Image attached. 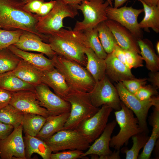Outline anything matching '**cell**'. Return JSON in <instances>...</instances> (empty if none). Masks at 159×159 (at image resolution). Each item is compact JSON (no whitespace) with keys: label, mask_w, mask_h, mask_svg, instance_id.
<instances>
[{"label":"cell","mask_w":159,"mask_h":159,"mask_svg":"<svg viewBox=\"0 0 159 159\" xmlns=\"http://www.w3.org/2000/svg\"><path fill=\"white\" fill-rule=\"evenodd\" d=\"M14 128L12 126L0 121V140L6 137L11 133Z\"/></svg>","instance_id":"obj_44"},{"label":"cell","mask_w":159,"mask_h":159,"mask_svg":"<svg viewBox=\"0 0 159 159\" xmlns=\"http://www.w3.org/2000/svg\"><path fill=\"white\" fill-rule=\"evenodd\" d=\"M149 137L147 133L143 132L133 136L132 137L133 145L129 150L124 149L126 159H137L140 150L143 148Z\"/></svg>","instance_id":"obj_34"},{"label":"cell","mask_w":159,"mask_h":159,"mask_svg":"<svg viewBox=\"0 0 159 159\" xmlns=\"http://www.w3.org/2000/svg\"><path fill=\"white\" fill-rule=\"evenodd\" d=\"M138 43L146 68L150 71H158L159 57L155 52L152 42L148 39L142 38L138 39Z\"/></svg>","instance_id":"obj_26"},{"label":"cell","mask_w":159,"mask_h":159,"mask_svg":"<svg viewBox=\"0 0 159 159\" xmlns=\"http://www.w3.org/2000/svg\"><path fill=\"white\" fill-rule=\"evenodd\" d=\"M124 50L126 62L130 68H136L143 66V59L140 54L133 51Z\"/></svg>","instance_id":"obj_38"},{"label":"cell","mask_w":159,"mask_h":159,"mask_svg":"<svg viewBox=\"0 0 159 159\" xmlns=\"http://www.w3.org/2000/svg\"><path fill=\"white\" fill-rule=\"evenodd\" d=\"M114 151L111 154L104 156H99V159H120V150Z\"/></svg>","instance_id":"obj_47"},{"label":"cell","mask_w":159,"mask_h":159,"mask_svg":"<svg viewBox=\"0 0 159 159\" xmlns=\"http://www.w3.org/2000/svg\"><path fill=\"white\" fill-rule=\"evenodd\" d=\"M108 19L114 21L130 31L137 39L143 38V33L139 26L138 19L143 9L126 6L115 8L108 6L105 10Z\"/></svg>","instance_id":"obj_11"},{"label":"cell","mask_w":159,"mask_h":159,"mask_svg":"<svg viewBox=\"0 0 159 159\" xmlns=\"http://www.w3.org/2000/svg\"><path fill=\"white\" fill-rule=\"evenodd\" d=\"M147 78L137 79L124 80L122 81V85L130 93L134 94L142 87L146 85Z\"/></svg>","instance_id":"obj_40"},{"label":"cell","mask_w":159,"mask_h":159,"mask_svg":"<svg viewBox=\"0 0 159 159\" xmlns=\"http://www.w3.org/2000/svg\"><path fill=\"white\" fill-rule=\"evenodd\" d=\"M104 22L112 33L117 44L122 48L140 54L138 39L130 31L114 21L108 19Z\"/></svg>","instance_id":"obj_17"},{"label":"cell","mask_w":159,"mask_h":159,"mask_svg":"<svg viewBox=\"0 0 159 159\" xmlns=\"http://www.w3.org/2000/svg\"><path fill=\"white\" fill-rule=\"evenodd\" d=\"M21 59L7 48L0 50V74L14 70Z\"/></svg>","instance_id":"obj_33"},{"label":"cell","mask_w":159,"mask_h":159,"mask_svg":"<svg viewBox=\"0 0 159 159\" xmlns=\"http://www.w3.org/2000/svg\"><path fill=\"white\" fill-rule=\"evenodd\" d=\"M7 48L19 57L41 71H50L55 68L52 59L47 58L43 53H35L23 51L13 44Z\"/></svg>","instance_id":"obj_20"},{"label":"cell","mask_w":159,"mask_h":159,"mask_svg":"<svg viewBox=\"0 0 159 159\" xmlns=\"http://www.w3.org/2000/svg\"><path fill=\"white\" fill-rule=\"evenodd\" d=\"M52 152L66 150H87L90 143L76 129L61 130L44 140Z\"/></svg>","instance_id":"obj_9"},{"label":"cell","mask_w":159,"mask_h":159,"mask_svg":"<svg viewBox=\"0 0 159 159\" xmlns=\"http://www.w3.org/2000/svg\"><path fill=\"white\" fill-rule=\"evenodd\" d=\"M109 6L106 0H84L74 5L82 12L84 19L82 21H77L73 30L83 32L95 27L100 23L107 20L105 10Z\"/></svg>","instance_id":"obj_8"},{"label":"cell","mask_w":159,"mask_h":159,"mask_svg":"<svg viewBox=\"0 0 159 159\" xmlns=\"http://www.w3.org/2000/svg\"><path fill=\"white\" fill-rule=\"evenodd\" d=\"M149 78L147 79L152 85L159 88V72L157 71H150L148 74Z\"/></svg>","instance_id":"obj_46"},{"label":"cell","mask_w":159,"mask_h":159,"mask_svg":"<svg viewBox=\"0 0 159 159\" xmlns=\"http://www.w3.org/2000/svg\"><path fill=\"white\" fill-rule=\"evenodd\" d=\"M13 92L0 87V110L9 104Z\"/></svg>","instance_id":"obj_42"},{"label":"cell","mask_w":159,"mask_h":159,"mask_svg":"<svg viewBox=\"0 0 159 159\" xmlns=\"http://www.w3.org/2000/svg\"><path fill=\"white\" fill-rule=\"evenodd\" d=\"M22 1L24 4H25L27 2L32 0H21Z\"/></svg>","instance_id":"obj_52"},{"label":"cell","mask_w":159,"mask_h":159,"mask_svg":"<svg viewBox=\"0 0 159 159\" xmlns=\"http://www.w3.org/2000/svg\"><path fill=\"white\" fill-rule=\"evenodd\" d=\"M112 110L107 105H102L96 113L83 122L76 129L90 143L93 142L104 130Z\"/></svg>","instance_id":"obj_12"},{"label":"cell","mask_w":159,"mask_h":159,"mask_svg":"<svg viewBox=\"0 0 159 159\" xmlns=\"http://www.w3.org/2000/svg\"><path fill=\"white\" fill-rule=\"evenodd\" d=\"M158 89L152 85H145L141 87L134 95L140 100H146L158 95Z\"/></svg>","instance_id":"obj_39"},{"label":"cell","mask_w":159,"mask_h":159,"mask_svg":"<svg viewBox=\"0 0 159 159\" xmlns=\"http://www.w3.org/2000/svg\"><path fill=\"white\" fill-rule=\"evenodd\" d=\"M83 151L78 150H63L52 153L50 159H77L88 158L87 156L83 157Z\"/></svg>","instance_id":"obj_37"},{"label":"cell","mask_w":159,"mask_h":159,"mask_svg":"<svg viewBox=\"0 0 159 159\" xmlns=\"http://www.w3.org/2000/svg\"><path fill=\"white\" fill-rule=\"evenodd\" d=\"M44 2L43 0H32L25 4L24 8L29 12L36 14Z\"/></svg>","instance_id":"obj_41"},{"label":"cell","mask_w":159,"mask_h":159,"mask_svg":"<svg viewBox=\"0 0 159 159\" xmlns=\"http://www.w3.org/2000/svg\"><path fill=\"white\" fill-rule=\"evenodd\" d=\"M24 4L21 0H0V28L23 30L36 34L43 41L44 35L35 29L39 16L25 10Z\"/></svg>","instance_id":"obj_2"},{"label":"cell","mask_w":159,"mask_h":159,"mask_svg":"<svg viewBox=\"0 0 159 159\" xmlns=\"http://www.w3.org/2000/svg\"><path fill=\"white\" fill-rule=\"evenodd\" d=\"M44 35V41L48 43L57 54L86 67L87 60L85 50L90 47L83 32L62 28Z\"/></svg>","instance_id":"obj_1"},{"label":"cell","mask_w":159,"mask_h":159,"mask_svg":"<svg viewBox=\"0 0 159 159\" xmlns=\"http://www.w3.org/2000/svg\"><path fill=\"white\" fill-rule=\"evenodd\" d=\"M56 2V0L43 3L36 14L39 17H42L48 14L52 9Z\"/></svg>","instance_id":"obj_43"},{"label":"cell","mask_w":159,"mask_h":159,"mask_svg":"<svg viewBox=\"0 0 159 159\" xmlns=\"http://www.w3.org/2000/svg\"><path fill=\"white\" fill-rule=\"evenodd\" d=\"M46 120V117L41 115L25 113L21 124L23 131L25 134L36 137L43 126Z\"/></svg>","instance_id":"obj_30"},{"label":"cell","mask_w":159,"mask_h":159,"mask_svg":"<svg viewBox=\"0 0 159 159\" xmlns=\"http://www.w3.org/2000/svg\"><path fill=\"white\" fill-rule=\"evenodd\" d=\"M9 104L24 114L38 115L46 118L49 115L47 109L40 105L35 90L13 92Z\"/></svg>","instance_id":"obj_15"},{"label":"cell","mask_w":159,"mask_h":159,"mask_svg":"<svg viewBox=\"0 0 159 159\" xmlns=\"http://www.w3.org/2000/svg\"><path fill=\"white\" fill-rule=\"evenodd\" d=\"M156 49L157 52L159 55V42L158 41L156 45Z\"/></svg>","instance_id":"obj_51"},{"label":"cell","mask_w":159,"mask_h":159,"mask_svg":"<svg viewBox=\"0 0 159 159\" xmlns=\"http://www.w3.org/2000/svg\"><path fill=\"white\" fill-rule=\"evenodd\" d=\"M150 122L153 127L150 137L143 147V151L139 155V159H149L155 143L159 137V107H154L153 112L150 117Z\"/></svg>","instance_id":"obj_28"},{"label":"cell","mask_w":159,"mask_h":159,"mask_svg":"<svg viewBox=\"0 0 159 159\" xmlns=\"http://www.w3.org/2000/svg\"><path fill=\"white\" fill-rule=\"evenodd\" d=\"M52 59L71 89L87 93L92 90L96 82L85 67L57 54Z\"/></svg>","instance_id":"obj_3"},{"label":"cell","mask_w":159,"mask_h":159,"mask_svg":"<svg viewBox=\"0 0 159 159\" xmlns=\"http://www.w3.org/2000/svg\"><path fill=\"white\" fill-rule=\"evenodd\" d=\"M143 1L147 5L150 6L159 5V0H138Z\"/></svg>","instance_id":"obj_49"},{"label":"cell","mask_w":159,"mask_h":159,"mask_svg":"<svg viewBox=\"0 0 159 159\" xmlns=\"http://www.w3.org/2000/svg\"><path fill=\"white\" fill-rule=\"evenodd\" d=\"M83 32L88 39L90 47L98 57L105 59L107 54L101 44L96 27L87 30Z\"/></svg>","instance_id":"obj_35"},{"label":"cell","mask_w":159,"mask_h":159,"mask_svg":"<svg viewBox=\"0 0 159 159\" xmlns=\"http://www.w3.org/2000/svg\"><path fill=\"white\" fill-rule=\"evenodd\" d=\"M0 87L12 92L35 90L34 86L22 80L12 71L0 74Z\"/></svg>","instance_id":"obj_27"},{"label":"cell","mask_w":159,"mask_h":159,"mask_svg":"<svg viewBox=\"0 0 159 159\" xmlns=\"http://www.w3.org/2000/svg\"><path fill=\"white\" fill-rule=\"evenodd\" d=\"M101 44L107 54L112 53L117 44L112 33L104 22L99 24L96 26Z\"/></svg>","instance_id":"obj_32"},{"label":"cell","mask_w":159,"mask_h":159,"mask_svg":"<svg viewBox=\"0 0 159 159\" xmlns=\"http://www.w3.org/2000/svg\"><path fill=\"white\" fill-rule=\"evenodd\" d=\"M0 159H1V158H0Z\"/></svg>","instance_id":"obj_53"},{"label":"cell","mask_w":159,"mask_h":159,"mask_svg":"<svg viewBox=\"0 0 159 159\" xmlns=\"http://www.w3.org/2000/svg\"><path fill=\"white\" fill-rule=\"evenodd\" d=\"M69 115L66 112L57 115H49L36 137L44 140L63 130Z\"/></svg>","instance_id":"obj_23"},{"label":"cell","mask_w":159,"mask_h":159,"mask_svg":"<svg viewBox=\"0 0 159 159\" xmlns=\"http://www.w3.org/2000/svg\"><path fill=\"white\" fill-rule=\"evenodd\" d=\"M35 87L40 105L47 109L49 115L70 112V103L53 93L47 85L42 82Z\"/></svg>","instance_id":"obj_13"},{"label":"cell","mask_w":159,"mask_h":159,"mask_svg":"<svg viewBox=\"0 0 159 159\" xmlns=\"http://www.w3.org/2000/svg\"><path fill=\"white\" fill-rule=\"evenodd\" d=\"M12 71L22 80L34 87L42 83V71L22 59Z\"/></svg>","instance_id":"obj_24"},{"label":"cell","mask_w":159,"mask_h":159,"mask_svg":"<svg viewBox=\"0 0 159 159\" xmlns=\"http://www.w3.org/2000/svg\"><path fill=\"white\" fill-rule=\"evenodd\" d=\"M115 120L107 123L104 130L100 136L96 139L93 143L82 155L86 157L91 155H96L99 156H104L112 153L110 149L111 136L116 124Z\"/></svg>","instance_id":"obj_18"},{"label":"cell","mask_w":159,"mask_h":159,"mask_svg":"<svg viewBox=\"0 0 159 159\" xmlns=\"http://www.w3.org/2000/svg\"><path fill=\"white\" fill-rule=\"evenodd\" d=\"M41 80L63 99L71 90L63 76L55 68L52 70L42 71Z\"/></svg>","instance_id":"obj_21"},{"label":"cell","mask_w":159,"mask_h":159,"mask_svg":"<svg viewBox=\"0 0 159 159\" xmlns=\"http://www.w3.org/2000/svg\"><path fill=\"white\" fill-rule=\"evenodd\" d=\"M115 87L120 101L135 114L140 127L144 132L147 133L148 129L147 118L148 113L152 106H159L158 96H154L148 100H141L128 91L121 82H117Z\"/></svg>","instance_id":"obj_7"},{"label":"cell","mask_w":159,"mask_h":159,"mask_svg":"<svg viewBox=\"0 0 159 159\" xmlns=\"http://www.w3.org/2000/svg\"><path fill=\"white\" fill-rule=\"evenodd\" d=\"M114 0V7L117 8L120 7L125 2L129 0Z\"/></svg>","instance_id":"obj_50"},{"label":"cell","mask_w":159,"mask_h":159,"mask_svg":"<svg viewBox=\"0 0 159 159\" xmlns=\"http://www.w3.org/2000/svg\"><path fill=\"white\" fill-rule=\"evenodd\" d=\"M91 102L95 107L107 105L115 111L121 108L120 102L115 87L106 76L96 82L92 90L89 93Z\"/></svg>","instance_id":"obj_10"},{"label":"cell","mask_w":159,"mask_h":159,"mask_svg":"<svg viewBox=\"0 0 159 159\" xmlns=\"http://www.w3.org/2000/svg\"><path fill=\"white\" fill-rule=\"evenodd\" d=\"M21 125L14 128L4 139L0 140L1 159H26Z\"/></svg>","instance_id":"obj_14"},{"label":"cell","mask_w":159,"mask_h":159,"mask_svg":"<svg viewBox=\"0 0 159 159\" xmlns=\"http://www.w3.org/2000/svg\"><path fill=\"white\" fill-rule=\"evenodd\" d=\"M107 74L110 79L117 82L135 78L131 69L119 60L112 53L107 54L105 59Z\"/></svg>","instance_id":"obj_19"},{"label":"cell","mask_w":159,"mask_h":159,"mask_svg":"<svg viewBox=\"0 0 159 159\" xmlns=\"http://www.w3.org/2000/svg\"><path fill=\"white\" fill-rule=\"evenodd\" d=\"M120 106V109L114 112L120 130L117 135L111 138L110 143V147L116 150H120L123 145H127L133 136L144 132L132 111L121 101Z\"/></svg>","instance_id":"obj_5"},{"label":"cell","mask_w":159,"mask_h":159,"mask_svg":"<svg viewBox=\"0 0 159 159\" xmlns=\"http://www.w3.org/2000/svg\"><path fill=\"white\" fill-rule=\"evenodd\" d=\"M112 53L119 60L129 67L126 62L124 49L118 44L115 46Z\"/></svg>","instance_id":"obj_45"},{"label":"cell","mask_w":159,"mask_h":159,"mask_svg":"<svg viewBox=\"0 0 159 159\" xmlns=\"http://www.w3.org/2000/svg\"><path fill=\"white\" fill-rule=\"evenodd\" d=\"M23 138L26 159H31L33 154L36 153L43 159H50L52 152L44 140L26 134Z\"/></svg>","instance_id":"obj_22"},{"label":"cell","mask_w":159,"mask_h":159,"mask_svg":"<svg viewBox=\"0 0 159 159\" xmlns=\"http://www.w3.org/2000/svg\"><path fill=\"white\" fill-rule=\"evenodd\" d=\"M24 114L9 104L0 110V121L11 125L15 128L21 125Z\"/></svg>","instance_id":"obj_31"},{"label":"cell","mask_w":159,"mask_h":159,"mask_svg":"<svg viewBox=\"0 0 159 159\" xmlns=\"http://www.w3.org/2000/svg\"><path fill=\"white\" fill-rule=\"evenodd\" d=\"M63 2L70 5L74 6L80 4L84 0H59ZM109 3L110 6L113 7V0H106Z\"/></svg>","instance_id":"obj_48"},{"label":"cell","mask_w":159,"mask_h":159,"mask_svg":"<svg viewBox=\"0 0 159 159\" xmlns=\"http://www.w3.org/2000/svg\"><path fill=\"white\" fill-rule=\"evenodd\" d=\"M87 57V63L85 67L95 82H98L105 76L106 65L105 59L99 57L90 48L85 50Z\"/></svg>","instance_id":"obj_25"},{"label":"cell","mask_w":159,"mask_h":159,"mask_svg":"<svg viewBox=\"0 0 159 159\" xmlns=\"http://www.w3.org/2000/svg\"><path fill=\"white\" fill-rule=\"evenodd\" d=\"M64 99L70 103L71 109L63 130L76 129L99 109L93 105L89 93L71 89Z\"/></svg>","instance_id":"obj_4"},{"label":"cell","mask_w":159,"mask_h":159,"mask_svg":"<svg viewBox=\"0 0 159 159\" xmlns=\"http://www.w3.org/2000/svg\"><path fill=\"white\" fill-rule=\"evenodd\" d=\"M13 45L23 51L43 53L50 59L57 54L52 49L50 44L44 42L38 36L25 31L20 37L18 41Z\"/></svg>","instance_id":"obj_16"},{"label":"cell","mask_w":159,"mask_h":159,"mask_svg":"<svg viewBox=\"0 0 159 159\" xmlns=\"http://www.w3.org/2000/svg\"><path fill=\"white\" fill-rule=\"evenodd\" d=\"M143 5L145 13L144 16L139 23V27L149 32L151 28L156 33L159 32V5L150 6L143 1L139 0Z\"/></svg>","instance_id":"obj_29"},{"label":"cell","mask_w":159,"mask_h":159,"mask_svg":"<svg viewBox=\"0 0 159 159\" xmlns=\"http://www.w3.org/2000/svg\"><path fill=\"white\" fill-rule=\"evenodd\" d=\"M78 10L74 6L56 0L54 6L48 14L39 17L35 26L36 30L43 35L57 32L64 27V19L67 17L74 18L78 14Z\"/></svg>","instance_id":"obj_6"},{"label":"cell","mask_w":159,"mask_h":159,"mask_svg":"<svg viewBox=\"0 0 159 159\" xmlns=\"http://www.w3.org/2000/svg\"><path fill=\"white\" fill-rule=\"evenodd\" d=\"M24 31L21 29L10 30L0 28V50L16 43Z\"/></svg>","instance_id":"obj_36"}]
</instances>
